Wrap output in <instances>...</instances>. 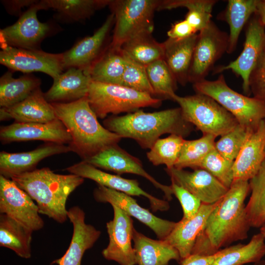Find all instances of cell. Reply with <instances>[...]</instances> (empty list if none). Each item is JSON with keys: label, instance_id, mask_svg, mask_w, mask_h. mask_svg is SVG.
<instances>
[{"label": "cell", "instance_id": "obj_47", "mask_svg": "<svg viewBox=\"0 0 265 265\" xmlns=\"http://www.w3.org/2000/svg\"><path fill=\"white\" fill-rule=\"evenodd\" d=\"M38 1L36 0H2L1 2L8 13L15 15L19 14L21 16L22 8L26 6L30 7Z\"/></svg>", "mask_w": 265, "mask_h": 265}, {"label": "cell", "instance_id": "obj_6", "mask_svg": "<svg viewBox=\"0 0 265 265\" xmlns=\"http://www.w3.org/2000/svg\"><path fill=\"white\" fill-rule=\"evenodd\" d=\"M193 88L197 94L214 99L231 113L239 124L248 129H255L265 119V102L234 90L226 83L223 74L214 80H205L195 83Z\"/></svg>", "mask_w": 265, "mask_h": 265}, {"label": "cell", "instance_id": "obj_8", "mask_svg": "<svg viewBox=\"0 0 265 265\" xmlns=\"http://www.w3.org/2000/svg\"><path fill=\"white\" fill-rule=\"evenodd\" d=\"M172 100L179 105L186 120L203 134L221 136L238 124L231 113L208 96L196 93L182 97L176 94Z\"/></svg>", "mask_w": 265, "mask_h": 265}, {"label": "cell", "instance_id": "obj_19", "mask_svg": "<svg viewBox=\"0 0 265 265\" xmlns=\"http://www.w3.org/2000/svg\"><path fill=\"white\" fill-rule=\"evenodd\" d=\"M114 23V16L112 13L93 35L80 40L62 53L64 70L76 68L87 71L108 47L105 45Z\"/></svg>", "mask_w": 265, "mask_h": 265}, {"label": "cell", "instance_id": "obj_27", "mask_svg": "<svg viewBox=\"0 0 265 265\" xmlns=\"http://www.w3.org/2000/svg\"><path fill=\"white\" fill-rule=\"evenodd\" d=\"M198 33L182 39L168 38L163 43L164 60L178 82L182 85L188 82Z\"/></svg>", "mask_w": 265, "mask_h": 265}, {"label": "cell", "instance_id": "obj_43", "mask_svg": "<svg viewBox=\"0 0 265 265\" xmlns=\"http://www.w3.org/2000/svg\"><path fill=\"white\" fill-rule=\"evenodd\" d=\"M124 55L126 59V66L121 85L149 94L152 96L155 95L148 78L146 66Z\"/></svg>", "mask_w": 265, "mask_h": 265}, {"label": "cell", "instance_id": "obj_5", "mask_svg": "<svg viewBox=\"0 0 265 265\" xmlns=\"http://www.w3.org/2000/svg\"><path fill=\"white\" fill-rule=\"evenodd\" d=\"M86 97L91 109L101 119L109 113H130L142 107L159 106L162 101L124 86L92 80Z\"/></svg>", "mask_w": 265, "mask_h": 265}, {"label": "cell", "instance_id": "obj_40", "mask_svg": "<svg viewBox=\"0 0 265 265\" xmlns=\"http://www.w3.org/2000/svg\"><path fill=\"white\" fill-rule=\"evenodd\" d=\"M185 140L183 136L174 134L159 138L147 153V157L154 165L164 164L167 168L174 167Z\"/></svg>", "mask_w": 265, "mask_h": 265}, {"label": "cell", "instance_id": "obj_33", "mask_svg": "<svg viewBox=\"0 0 265 265\" xmlns=\"http://www.w3.org/2000/svg\"><path fill=\"white\" fill-rule=\"evenodd\" d=\"M32 232L4 214L0 215V246L24 259L31 257Z\"/></svg>", "mask_w": 265, "mask_h": 265}, {"label": "cell", "instance_id": "obj_29", "mask_svg": "<svg viewBox=\"0 0 265 265\" xmlns=\"http://www.w3.org/2000/svg\"><path fill=\"white\" fill-rule=\"evenodd\" d=\"M265 255V238L260 233L254 235L247 244L238 243L216 253L211 265H243L255 263Z\"/></svg>", "mask_w": 265, "mask_h": 265}, {"label": "cell", "instance_id": "obj_10", "mask_svg": "<svg viewBox=\"0 0 265 265\" xmlns=\"http://www.w3.org/2000/svg\"><path fill=\"white\" fill-rule=\"evenodd\" d=\"M0 212L32 232L41 229L44 222L37 205L11 179L0 175Z\"/></svg>", "mask_w": 265, "mask_h": 265}, {"label": "cell", "instance_id": "obj_22", "mask_svg": "<svg viewBox=\"0 0 265 265\" xmlns=\"http://www.w3.org/2000/svg\"><path fill=\"white\" fill-rule=\"evenodd\" d=\"M65 144L48 142L32 151L21 153H0V174L4 177H12L35 169L44 159L56 154L71 152Z\"/></svg>", "mask_w": 265, "mask_h": 265}, {"label": "cell", "instance_id": "obj_39", "mask_svg": "<svg viewBox=\"0 0 265 265\" xmlns=\"http://www.w3.org/2000/svg\"><path fill=\"white\" fill-rule=\"evenodd\" d=\"M149 81L155 95L160 99L172 100L177 89V81L164 59L146 66Z\"/></svg>", "mask_w": 265, "mask_h": 265}, {"label": "cell", "instance_id": "obj_21", "mask_svg": "<svg viewBox=\"0 0 265 265\" xmlns=\"http://www.w3.org/2000/svg\"><path fill=\"white\" fill-rule=\"evenodd\" d=\"M68 218L73 226V233L69 246L60 258L53 264L58 265H81L86 250L92 247L101 235V232L85 222V212L78 206L68 210Z\"/></svg>", "mask_w": 265, "mask_h": 265}, {"label": "cell", "instance_id": "obj_7", "mask_svg": "<svg viewBox=\"0 0 265 265\" xmlns=\"http://www.w3.org/2000/svg\"><path fill=\"white\" fill-rule=\"evenodd\" d=\"M161 0H110L108 5L114 16V28L109 47L120 50L127 41L139 34L151 33L153 17Z\"/></svg>", "mask_w": 265, "mask_h": 265}, {"label": "cell", "instance_id": "obj_34", "mask_svg": "<svg viewBox=\"0 0 265 265\" xmlns=\"http://www.w3.org/2000/svg\"><path fill=\"white\" fill-rule=\"evenodd\" d=\"M120 50L134 61L147 66L160 59H164L163 43H159L151 33L139 34L125 42Z\"/></svg>", "mask_w": 265, "mask_h": 265}, {"label": "cell", "instance_id": "obj_9", "mask_svg": "<svg viewBox=\"0 0 265 265\" xmlns=\"http://www.w3.org/2000/svg\"><path fill=\"white\" fill-rule=\"evenodd\" d=\"M229 34L220 29L211 21L199 32L188 74L193 84L206 80L215 62L227 53Z\"/></svg>", "mask_w": 265, "mask_h": 265}, {"label": "cell", "instance_id": "obj_36", "mask_svg": "<svg viewBox=\"0 0 265 265\" xmlns=\"http://www.w3.org/2000/svg\"><path fill=\"white\" fill-rule=\"evenodd\" d=\"M215 0H161L158 10L184 7L188 9L185 20L197 32L205 28L211 22L212 12Z\"/></svg>", "mask_w": 265, "mask_h": 265}, {"label": "cell", "instance_id": "obj_35", "mask_svg": "<svg viewBox=\"0 0 265 265\" xmlns=\"http://www.w3.org/2000/svg\"><path fill=\"white\" fill-rule=\"evenodd\" d=\"M109 0H41L43 10L53 9L64 19L80 21L90 17L97 10L108 5Z\"/></svg>", "mask_w": 265, "mask_h": 265}, {"label": "cell", "instance_id": "obj_25", "mask_svg": "<svg viewBox=\"0 0 265 265\" xmlns=\"http://www.w3.org/2000/svg\"><path fill=\"white\" fill-rule=\"evenodd\" d=\"M219 201L212 204L202 203L193 217L188 219L182 218L177 222L173 230L164 239L177 249L181 260L191 254L198 235Z\"/></svg>", "mask_w": 265, "mask_h": 265}, {"label": "cell", "instance_id": "obj_11", "mask_svg": "<svg viewBox=\"0 0 265 265\" xmlns=\"http://www.w3.org/2000/svg\"><path fill=\"white\" fill-rule=\"evenodd\" d=\"M40 10L43 8L38 0L22 13L16 23L0 29V47L38 49L52 29L50 24L39 21L37 14Z\"/></svg>", "mask_w": 265, "mask_h": 265}, {"label": "cell", "instance_id": "obj_50", "mask_svg": "<svg viewBox=\"0 0 265 265\" xmlns=\"http://www.w3.org/2000/svg\"><path fill=\"white\" fill-rule=\"evenodd\" d=\"M260 233L265 238V224L264 225L260 228Z\"/></svg>", "mask_w": 265, "mask_h": 265}, {"label": "cell", "instance_id": "obj_26", "mask_svg": "<svg viewBox=\"0 0 265 265\" xmlns=\"http://www.w3.org/2000/svg\"><path fill=\"white\" fill-rule=\"evenodd\" d=\"M53 80L51 88L44 93L50 103H68L87 95L91 81L90 76L83 70L70 68Z\"/></svg>", "mask_w": 265, "mask_h": 265}, {"label": "cell", "instance_id": "obj_1", "mask_svg": "<svg viewBox=\"0 0 265 265\" xmlns=\"http://www.w3.org/2000/svg\"><path fill=\"white\" fill-rule=\"evenodd\" d=\"M249 191V181L233 182L209 216L191 254L212 255L222 247L248 238L251 226L244 201Z\"/></svg>", "mask_w": 265, "mask_h": 265}, {"label": "cell", "instance_id": "obj_30", "mask_svg": "<svg viewBox=\"0 0 265 265\" xmlns=\"http://www.w3.org/2000/svg\"><path fill=\"white\" fill-rule=\"evenodd\" d=\"M258 0H229L219 19L229 26V44L227 53H232L236 49L239 35L251 15L256 13Z\"/></svg>", "mask_w": 265, "mask_h": 265}, {"label": "cell", "instance_id": "obj_15", "mask_svg": "<svg viewBox=\"0 0 265 265\" xmlns=\"http://www.w3.org/2000/svg\"><path fill=\"white\" fill-rule=\"evenodd\" d=\"M83 161L98 168L118 174L131 173L141 176L149 181L156 188L160 189L168 201L172 199L173 194L171 186L157 181L144 170L139 159L128 153L117 144L107 147Z\"/></svg>", "mask_w": 265, "mask_h": 265}, {"label": "cell", "instance_id": "obj_23", "mask_svg": "<svg viewBox=\"0 0 265 265\" xmlns=\"http://www.w3.org/2000/svg\"><path fill=\"white\" fill-rule=\"evenodd\" d=\"M265 159V119L248 136L234 162V181H249Z\"/></svg>", "mask_w": 265, "mask_h": 265}, {"label": "cell", "instance_id": "obj_51", "mask_svg": "<svg viewBox=\"0 0 265 265\" xmlns=\"http://www.w3.org/2000/svg\"><path fill=\"white\" fill-rule=\"evenodd\" d=\"M253 265H265V260L262 259L260 261L254 263Z\"/></svg>", "mask_w": 265, "mask_h": 265}, {"label": "cell", "instance_id": "obj_31", "mask_svg": "<svg viewBox=\"0 0 265 265\" xmlns=\"http://www.w3.org/2000/svg\"><path fill=\"white\" fill-rule=\"evenodd\" d=\"M126 66L125 57L120 50L109 45L102 55L85 71L94 81L122 85Z\"/></svg>", "mask_w": 265, "mask_h": 265}, {"label": "cell", "instance_id": "obj_42", "mask_svg": "<svg viewBox=\"0 0 265 265\" xmlns=\"http://www.w3.org/2000/svg\"><path fill=\"white\" fill-rule=\"evenodd\" d=\"M234 162L225 159L214 149L206 157L199 168L209 172L229 188L234 182Z\"/></svg>", "mask_w": 265, "mask_h": 265}, {"label": "cell", "instance_id": "obj_20", "mask_svg": "<svg viewBox=\"0 0 265 265\" xmlns=\"http://www.w3.org/2000/svg\"><path fill=\"white\" fill-rule=\"evenodd\" d=\"M171 181L183 187L203 204H212L221 199L228 189L207 171L198 168L192 172L175 167L166 168Z\"/></svg>", "mask_w": 265, "mask_h": 265}, {"label": "cell", "instance_id": "obj_37", "mask_svg": "<svg viewBox=\"0 0 265 265\" xmlns=\"http://www.w3.org/2000/svg\"><path fill=\"white\" fill-rule=\"evenodd\" d=\"M249 184L251 196L245 206L247 216L251 227L260 228L265 224V159Z\"/></svg>", "mask_w": 265, "mask_h": 265}, {"label": "cell", "instance_id": "obj_44", "mask_svg": "<svg viewBox=\"0 0 265 265\" xmlns=\"http://www.w3.org/2000/svg\"><path fill=\"white\" fill-rule=\"evenodd\" d=\"M173 194L179 201L183 211L182 218L188 219L193 217L198 212L201 201L183 187L171 182L170 185Z\"/></svg>", "mask_w": 265, "mask_h": 265}, {"label": "cell", "instance_id": "obj_48", "mask_svg": "<svg viewBox=\"0 0 265 265\" xmlns=\"http://www.w3.org/2000/svg\"><path fill=\"white\" fill-rule=\"evenodd\" d=\"M216 253L210 256L191 254L188 257L182 260L180 262V265H211L216 257Z\"/></svg>", "mask_w": 265, "mask_h": 265}, {"label": "cell", "instance_id": "obj_38", "mask_svg": "<svg viewBox=\"0 0 265 265\" xmlns=\"http://www.w3.org/2000/svg\"><path fill=\"white\" fill-rule=\"evenodd\" d=\"M216 136L210 134H203L196 139L185 140L174 167L193 169L199 168L206 157L215 149Z\"/></svg>", "mask_w": 265, "mask_h": 265}, {"label": "cell", "instance_id": "obj_18", "mask_svg": "<svg viewBox=\"0 0 265 265\" xmlns=\"http://www.w3.org/2000/svg\"><path fill=\"white\" fill-rule=\"evenodd\" d=\"M71 136L63 124L57 118L49 122L18 123L0 127L2 144L13 142L41 140L47 143L69 144Z\"/></svg>", "mask_w": 265, "mask_h": 265}, {"label": "cell", "instance_id": "obj_17", "mask_svg": "<svg viewBox=\"0 0 265 265\" xmlns=\"http://www.w3.org/2000/svg\"><path fill=\"white\" fill-rule=\"evenodd\" d=\"M66 170L71 174L92 180L99 185L129 195L145 197L149 200L154 212L166 211L169 209L168 201L157 198L143 190L136 180L127 179L108 173L83 160L67 167Z\"/></svg>", "mask_w": 265, "mask_h": 265}, {"label": "cell", "instance_id": "obj_45", "mask_svg": "<svg viewBox=\"0 0 265 265\" xmlns=\"http://www.w3.org/2000/svg\"><path fill=\"white\" fill-rule=\"evenodd\" d=\"M250 93L265 102V47L249 78Z\"/></svg>", "mask_w": 265, "mask_h": 265}, {"label": "cell", "instance_id": "obj_13", "mask_svg": "<svg viewBox=\"0 0 265 265\" xmlns=\"http://www.w3.org/2000/svg\"><path fill=\"white\" fill-rule=\"evenodd\" d=\"M249 20L245 31L243 49L239 56L226 65L217 67L214 73L232 70L242 80V90L247 96L250 94L249 78L265 47V25L259 16Z\"/></svg>", "mask_w": 265, "mask_h": 265}, {"label": "cell", "instance_id": "obj_49", "mask_svg": "<svg viewBox=\"0 0 265 265\" xmlns=\"http://www.w3.org/2000/svg\"><path fill=\"white\" fill-rule=\"evenodd\" d=\"M265 25V0H259L256 13Z\"/></svg>", "mask_w": 265, "mask_h": 265}, {"label": "cell", "instance_id": "obj_4", "mask_svg": "<svg viewBox=\"0 0 265 265\" xmlns=\"http://www.w3.org/2000/svg\"><path fill=\"white\" fill-rule=\"evenodd\" d=\"M10 179L36 202L40 214L59 223L68 219L66 204L69 196L84 182L79 176L56 174L47 167L35 169Z\"/></svg>", "mask_w": 265, "mask_h": 265}, {"label": "cell", "instance_id": "obj_28", "mask_svg": "<svg viewBox=\"0 0 265 265\" xmlns=\"http://www.w3.org/2000/svg\"><path fill=\"white\" fill-rule=\"evenodd\" d=\"M132 240L138 265H168L171 260L181 261L177 249L165 240L150 238L134 229Z\"/></svg>", "mask_w": 265, "mask_h": 265}, {"label": "cell", "instance_id": "obj_14", "mask_svg": "<svg viewBox=\"0 0 265 265\" xmlns=\"http://www.w3.org/2000/svg\"><path fill=\"white\" fill-rule=\"evenodd\" d=\"M111 206L114 216L106 224L109 242L102 254L106 259L115 261L120 265H135L136 255L132 246L134 229L133 220L119 207Z\"/></svg>", "mask_w": 265, "mask_h": 265}, {"label": "cell", "instance_id": "obj_2", "mask_svg": "<svg viewBox=\"0 0 265 265\" xmlns=\"http://www.w3.org/2000/svg\"><path fill=\"white\" fill-rule=\"evenodd\" d=\"M51 104L56 118L71 136L68 144L71 151L77 154L82 160L117 144L122 138L100 124L86 96L70 103Z\"/></svg>", "mask_w": 265, "mask_h": 265}, {"label": "cell", "instance_id": "obj_12", "mask_svg": "<svg viewBox=\"0 0 265 265\" xmlns=\"http://www.w3.org/2000/svg\"><path fill=\"white\" fill-rule=\"evenodd\" d=\"M1 48L0 63L10 70L26 74L41 72L53 79L64 70L62 53H52L39 49H25L10 46Z\"/></svg>", "mask_w": 265, "mask_h": 265}, {"label": "cell", "instance_id": "obj_3", "mask_svg": "<svg viewBox=\"0 0 265 265\" xmlns=\"http://www.w3.org/2000/svg\"><path fill=\"white\" fill-rule=\"evenodd\" d=\"M105 127L122 138L134 140L143 149H151L165 133L188 136L194 126L184 118L181 108H170L154 112L138 110L121 116L106 119Z\"/></svg>", "mask_w": 265, "mask_h": 265}, {"label": "cell", "instance_id": "obj_41", "mask_svg": "<svg viewBox=\"0 0 265 265\" xmlns=\"http://www.w3.org/2000/svg\"><path fill=\"white\" fill-rule=\"evenodd\" d=\"M253 130L238 124L231 131L220 136L215 141V149L225 159L234 161Z\"/></svg>", "mask_w": 265, "mask_h": 265}, {"label": "cell", "instance_id": "obj_16", "mask_svg": "<svg viewBox=\"0 0 265 265\" xmlns=\"http://www.w3.org/2000/svg\"><path fill=\"white\" fill-rule=\"evenodd\" d=\"M95 200L114 205L144 224L154 231L159 239L164 240L170 234L177 222L157 217L148 210L140 206L131 196L99 185L93 192Z\"/></svg>", "mask_w": 265, "mask_h": 265}, {"label": "cell", "instance_id": "obj_46", "mask_svg": "<svg viewBox=\"0 0 265 265\" xmlns=\"http://www.w3.org/2000/svg\"><path fill=\"white\" fill-rule=\"evenodd\" d=\"M196 30L185 20L176 22L167 32L168 38L182 39L197 34Z\"/></svg>", "mask_w": 265, "mask_h": 265}, {"label": "cell", "instance_id": "obj_24", "mask_svg": "<svg viewBox=\"0 0 265 265\" xmlns=\"http://www.w3.org/2000/svg\"><path fill=\"white\" fill-rule=\"evenodd\" d=\"M56 118L52 105L46 100L40 88L22 102L0 109V121L13 119L18 123H45Z\"/></svg>", "mask_w": 265, "mask_h": 265}, {"label": "cell", "instance_id": "obj_32", "mask_svg": "<svg viewBox=\"0 0 265 265\" xmlns=\"http://www.w3.org/2000/svg\"><path fill=\"white\" fill-rule=\"evenodd\" d=\"M12 73L7 72L0 78V106L9 107L26 98L40 88L39 79L29 74L15 79Z\"/></svg>", "mask_w": 265, "mask_h": 265}]
</instances>
